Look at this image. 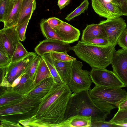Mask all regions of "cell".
I'll return each instance as SVG.
<instances>
[{
	"label": "cell",
	"mask_w": 127,
	"mask_h": 127,
	"mask_svg": "<svg viewBox=\"0 0 127 127\" xmlns=\"http://www.w3.org/2000/svg\"><path fill=\"white\" fill-rule=\"evenodd\" d=\"M99 24L105 30L109 44L115 46L119 37L127 27L125 20L121 17L102 21Z\"/></svg>",
	"instance_id": "cell-7"
},
{
	"label": "cell",
	"mask_w": 127,
	"mask_h": 127,
	"mask_svg": "<svg viewBox=\"0 0 127 127\" xmlns=\"http://www.w3.org/2000/svg\"><path fill=\"white\" fill-rule=\"evenodd\" d=\"M72 93L66 84L55 83L42 100L39 110L43 112L38 119L45 114L36 123L53 127L63 121Z\"/></svg>",
	"instance_id": "cell-1"
},
{
	"label": "cell",
	"mask_w": 127,
	"mask_h": 127,
	"mask_svg": "<svg viewBox=\"0 0 127 127\" xmlns=\"http://www.w3.org/2000/svg\"><path fill=\"white\" fill-rule=\"evenodd\" d=\"M67 52H52L50 53L51 58L53 60L61 61H73L76 59L70 56L67 53Z\"/></svg>",
	"instance_id": "cell-30"
},
{
	"label": "cell",
	"mask_w": 127,
	"mask_h": 127,
	"mask_svg": "<svg viewBox=\"0 0 127 127\" xmlns=\"http://www.w3.org/2000/svg\"><path fill=\"white\" fill-rule=\"evenodd\" d=\"M54 82L52 77L44 80L37 84L28 95L40 100L47 94Z\"/></svg>",
	"instance_id": "cell-18"
},
{
	"label": "cell",
	"mask_w": 127,
	"mask_h": 127,
	"mask_svg": "<svg viewBox=\"0 0 127 127\" xmlns=\"http://www.w3.org/2000/svg\"><path fill=\"white\" fill-rule=\"evenodd\" d=\"M12 0V1H14V0Z\"/></svg>",
	"instance_id": "cell-44"
},
{
	"label": "cell",
	"mask_w": 127,
	"mask_h": 127,
	"mask_svg": "<svg viewBox=\"0 0 127 127\" xmlns=\"http://www.w3.org/2000/svg\"><path fill=\"white\" fill-rule=\"evenodd\" d=\"M20 41L11 57V63L18 61L26 56L29 53Z\"/></svg>",
	"instance_id": "cell-28"
},
{
	"label": "cell",
	"mask_w": 127,
	"mask_h": 127,
	"mask_svg": "<svg viewBox=\"0 0 127 127\" xmlns=\"http://www.w3.org/2000/svg\"><path fill=\"white\" fill-rule=\"evenodd\" d=\"M52 77L49 68L45 61L41 56L35 78L36 84L47 78Z\"/></svg>",
	"instance_id": "cell-23"
},
{
	"label": "cell",
	"mask_w": 127,
	"mask_h": 127,
	"mask_svg": "<svg viewBox=\"0 0 127 127\" xmlns=\"http://www.w3.org/2000/svg\"><path fill=\"white\" fill-rule=\"evenodd\" d=\"M37 55L35 53L29 52L22 60L13 63L6 67L5 78L11 84L16 78L25 73L31 61Z\"/></svg>",
	"instance_id": "cell-12"
},
{
	"label": "cell",
	"mask_w": 127,
	"mask_h": 127,
	"mask_svg": "<svg viewBox=\"0 0 127 127\" xmlns=\"http://www.w3.org/2000/svg\"><path fill=\"white\" fill-rule=\"evenodd\" d=\"M95 104L104 111L111 110L113 105L117 107L119 103L127 95V93L121 88L95 86L88 90Z\"/></svg>",
	"instance_id": "cell-4"
},
{
	"label": "cell",
	"mask_w": 127,
	"mask_h": 127,
	"mask_svg": "<svg viewBox=\"0 0 127 127\" xmlns=\"http://www.w3.org/2000/svg\"><path fill=\"white\" fill-rule=\"evenodd\" d=\"M117 43L122 48L127 49V29L126 28L119 37Z\"/></svg>",
	"instance_id": "cell-36"
},
{
	"label": "cell",
	"mask_w": 127,
	"mask_h": 127,
	"mask_svg": "<svg viewBox=\"0 0 127 127\" xmlns=\"http://www.w3.org/2000/svg\"><path fill=\"white\" fill-rule=\"evenodd\" d=\"M113 72L127 87V49L115 51L111 64Z\"/></svg>",
	"instance_id": "cell-8"
},
{
	"label": "cell",
	"mask_w": 127,
	"mask_h": 127,
	"mask_svg": "<svg viewBox=\"0 0 127 127\" xmlns=\"http://www.w3.org/2000/svg\"><path fill=\"white\" fill-rule=\"evenodd\" d=\"M40 102L39 99L28 96L21 102L6 108L0 109V116H5L30 113L36 104Z\"/></svg>",
	"instance_id": "cell-10"
},
{
	"label": "cell",
	"mask_w": 127,
	"mask_h": 127,
	"mask_svg": "<svg viewBox=\"0 0 127 127\" xmlns=\"http://www.w3.org/2000/svg\"><path fill=\"white\" fill-rule=\"evenodd\" d=\"M86 42L100 46H105L110 44L107 39L100 38H92L88 40Z\"/></svg>",
	"instance_id": "cell-35"
},
{
	"label": "cell",
	"mask_w": 127,
	"mask_h": 127,
	"mask_svg": "<svg viewBox=\"0 0 127 127\" xmlns=\"http://www.w3.org/2000/svg\"><path fill=\"white\" fill-rule=\"evenodd\" d=\"M91 78L95 86L109 87H125L113 71L106 68L92 69Z\"/></svg>",
	"instance_id": "cell-6"
},
{
	"label": "cell",
	"mask_w": 127,
	"mask_h": 127,
	"mask_svg": "<svg viewBox=\"0 0 127 127\" xmlns=\"http://www.w3.org/2000/svg\"><path fill=\"white\" fill-rule=\"evenodd\" d=\"M71 48L69 44L62 41L46 39L40 42L34 50L38 55L42 56L52 52H67L71 50Z\"/></svg>",
	"instance_id": "cell-13"
},
{
	"label": "cell",
	"mask_w": 127,
	"mask_h": 127,
	"mask_svg": "<svg viewBox=\"0 0 127 127\" xmlns=\"http://www.w3.org/2000/svg\"><path fill=\"white\" fill-rule=\"evenodd\" d=\"M22 0H14L13 6L6 19L3 28L16 26L20 15Z\"/></svg>",
	"instance_id": "cell-20"
},
{
	"label": "cell",
	"mask_w": 127,
	"mask_h": 127,
	"mask_svg": "<svg viewBox=\"0 0 127 127\" xmlns=\"http://www.w3.org/2000/svg\"><path fill=\"white\" fill-rule=\"evenodd\" d=\"M50 57L59 76L64 83L66 84L67 81L71 74L73 61H61L54 60L51 56Z\"/></svg>",
	"instance_id": "cell-19"
},
{
	"label": "cell",
	"mask_w": 127,
	"mask_h": 127,
	"mask_svg": "<svg viewBox=\"0 0 127 127\" xmlns=\"http://www.w3.org/2000/svg\"><path fill=\"white\" fill-rule=\"evenodd\" d=\"M36 85L35 81L31 80L28 74L25 73L18 84L13 89L21 94L28 95Z\"/></svg>",
	"instance_id": "cell-22"
},
{
	"label": "cell",
	"mask_w": 127,
	"mask_h": 127,
	"mask_svg": "<svg viewBox=\"0 0 127 127\" xmlns=\"http://www.w3.org/2000/svg\"><path fill=\"white\" fill-rule=\"evenodd\" d=\"M127 124V118L125 119L119 123L118 125Z\"/></svg>",
	"instance_id": "cell-43"
},
{
	"label": "cell",
	"mask_w": 127,
	"mask_h": 127,
	"mask_svg": "<svg viewBox=\"0 0 127 127\" xmlns=\"http://www.w3.org/2000/svg\"><path fill=\"white\" fill-rule=\"evenodd\" d=\"M117 107L118 109H127V95L119 103Z\"/></svg>",
	"instance_id": "cell-39"
},
{
	"label": "cell",
	"mask_w": 127,
	"mask_h": 127,
	"mask_svg": "<svg viewBox=\"0 0 127 127\" xmlns=\"http://www.w3.org/2000/svg\"><path fill=\"white\" fill-rule=\"evenodd\" d=\"M47 21L49 26L55 30L63 21L55 17L50 18L47 20Z\"/></svg>",
	"instance_id": "cell-37"
},
{
	"label": "cell",
	"mask_w": 127,
	"mask_h": 127,
	"mask_svg": "<svg viewBox=\"0 0 127 127\" xmlns=\"http://www.w3.org/2000/svg\"><path fill=\"white\" fill-rule=\"evenodd\" d=\"M36 8L35 0H22L20 15L17 26L30 19Z\"/></svg>",
	"instance_id": "cell-21"
},
{
	"label": "cell",
	"mask_w": 127,
	"mask_h": 127,
	"mask_svg": "<svg viewBox=\"0 0 127 127\" xmlns=\"http://www.w3.org/2000/svg\"><path fill=\"white\" fill-rule=\"evenodd\" d=\"M89 3L88 0H84L76 9L67 15L65 19L69 21L74 18L84 13L88 8Z\"/></svg>",
	"instance_id": "cell-29"
},
{
	"label": "cell",
	"mask_w": 127,
	"mask_h": 127,
	"mask_svg": "<svg viewBox=\"0 0 127 127\" xmlns=\"http://www.w3.org/2000/svg\"><path fill=\"white\" fill-rule=\"evenodd\" d=\"M108 115L95 104L88 90H85L71 94L64 120L71 116L79 115L91 117L92 121H105Z\"/></svg>",
	"instance_id": "cell-3"
},
{
	"label": "cell",
	"mask_w": 127,
	"mask_h": 127,
	"mask_svg": "<svg viewBox=\"0 0 127 127\" xmlns=\"http://www.w3.org/2000/svg\"><path fill=\"white\" fill-rule=\"evenodd\" d=\"M82 62L76 60L73 61L71 74L66 83L73 93L89 90L93 82L90 72L82 69Z\"/></svg>",
	"instance_id": "cell-5"
},
{
	"label": "cell",
	"mask_w": 127,
	"mask_h": 127,
	"mask_svg": "<svg viewBox=\"0 0 127 127\" xmlns=\"http://www.w3.org/2000/svg\"><path fill=\"white\" fill-rule=\"evenodd\" d=\"M47 20L43 19L40 24V29L43 35L47 39H57L63 41L55 30L48 24Z\"/></svg>",
	"instance_id": "cell-24"
},
{
	"label": "cell",
	"mask_w": 127,
	"mask_h": 127,
	"mask_svg": "<svg viewBox=\"0 0 127 127\" xmlns=\"http://www.w3.org/2000/svg\"><path fill=\"white\" fill-rule=\"evenodd\" d=\"M92 6L95 12L107 19H112L123 15L119 6L107 0H92Z\"/></svg>",
	"instance_id": "cell-9"
},
{
	"label": "cell",
	"mask_w": 127,
	"mask_h": 127,
	"mask_svg": "<svg viewBox=\"0 0 127 127\" xmlns=\"http://www.w3.org/2000/svg\"><path fill=\"white\" fill-rule=\"evenodd\" d=\"M70 2V0H58V5L60 10L64 8Z\"/></svg>",
	"instance_id": "cell-40"
},
{
	"label": "cell",
	"mask_w": 127,
	"mask_h": 127,
	"mask_svg": "<svg viewBox=\"0 0 127 127\" xmlns=\"http://www.w3.org/2000/svg\"><path fill=\"white\" fill-rule=\"evenodd\" d=\"M30 19H28L19 25L16 26L19 40L21 41H24L26 38V30Z\"/></svg>",
	"instance_id": "cell-32"
},
{
	"label": "cell",
	"mask_w": 127,
	"mask_h": 127,
	"mask_svg": "<svg viewBox=\"0 0 127 127\" xmlns=\"http://www.w3.org/2000/svg\"><path fill=\"white\" fill-rule=\"evenodd\" d=\"M127 118V109H118L117 112L114 115L113 117L109 122L118 124L123 120Z\"/></svg>",
	"instance_id": "cell-33"
},
{
	"label": "cell",
	"mask_w": 127,
	"mask_h": 127,
	"mask_svg": "<svg viewBox=\"0 0 127 127\" xmlns=\"http://www.w3.org/2000/svg\"><path fill=\"white\" fill-rule=\"evenodd\" d=\"M55 31L63 41L67 44L78 41L80 35L79 29L63 21Z\"/></svg>",
	"instance_id": "cell-14"
},
{
	"label": "cell",
	"mask_w": 127,
	"mask_h": 127,
	"mask_svg": "<svg viewBox=\"0 0 127 127\" xmlns=\"http://www.w3.org/2000/svg\"><path fill=\"white\" fill-rule=\"evenodd\" d=\"M11 58L0 45V68L8 67L11 63Z\"/></svg>",
	"instance_id": "cell-31"
},
{
	"label": "cell",
	"mask_w": 127,
	"mask_h": 127,
	"mask_svg": "<svg viewBox=\"0 0 127 127\" xmlns=\"http://www.w3.org/2000/svg\"><path fill=\"white\" fill-rule=\"evenodd\" d=\"M14 1L0 0V21L4 23L14 4Z\"/></svg>",
	"instance_id": "cell-25"
},
{
	"label": "cell",
	"mask_w": 127,
	"mask_h": 127,
	"mask_svg": "<svg viewBox=\"0 0 127 127\" xmlns=\"http://www.w3.org/2000/svg\"><path fill=\"white\" fill-rule=\"evenodd\" d=\"M122 125H118L105 121H92L91 127H123Z\"/></svg>",
	"instance_id": "cell-34"
},
{
	"label": "cell",
	"mask_w": 127,
	"mask_h": 127,
	"mask_svg": "<svg viewBox=\"0 0 127 127\" xmlns=\"http://www.w3.org/2000/svg\"><path fill=\"white\" fill-rule=\"evenodd\" d=\"M24 73L22 74L14 81L11 84L12 87L13 88L18 84L20 81L21 78Z\"/></svg>",
	"instance_id": "cell-41"
},
{
	"label": "cell",
	"mask_w": 127,
	"mask_h": 127,
	"mask_svg": "<svg viewBox=\"0 0 127 127\" xmlns=\"http://www.w3.org/2000/svg\"><path fill=\"white\" fill-rule=\"evenodd\" d=\"M41 56L38 55L30 62L26 68L25 73L28 74L30 78L35 81L36 74Z\"/></svg>",
	"instance_id": "cell-27"
},
{
	"label": "cell",
	"mask_w": 127,
	"mask_h": 127,
	"mask_svg": "<svg viewBox=\"0 0 127 127\" xmlns=\"http://www.w3.org/2000/svg\"><path fill=\"white\" fill-rule=\"evenodd\" d=\"M91 117L77 115L68 118L53 127H91Z\"/></svg>",
	"instance_id": "cell-16"
},
{
	"label": "cell",
	"mask_w": 127,
	"mask_h": 127,
	"mask_svg": "<svg viewBox=\"0 0 127 127\" xmlns=\"http://www.w3.org/2000/svg\"><path fill=\"white\" fill-rule=\"evenodd\" d=\"M115 46L95 45L81 41L71 50L79 59L88 64L92 69L106 68L111 64L115 51Z\"/></svg>",
	"instance_id": "cell-2"
},
{
	"label": "cell",
	"mask_w": 127,
	"mask_h": 127,
	"mask_svg": "<svg viewBox=\"0 0 127 127\" xmlns=\"http://www.w3.org/2000/svg\"><path fill=\"white\" fill-rule=\"evenodd\" d=\"M120 7L123 15L127 16V0H120Z\"/></svg>",
	"instance_id": "cell-38"
},
{
	"label": "cell",
	"mask_w": 127,
	"mask_h": 127,
	"mask_svg": "<svg viewBox=\"0 0 127 127\" xmlns=\"http://www.w3.org/2000/svg\"><path fill=\"white\" fill-rule=\"evenodd\" d=\"M95 38L107 39L105 30L99 24H92L87 25L83 31L81 41L86 42L90 39Z\"/></svg>",
	"instance_id": "cell-17"
},
{
	"label": "cell",
	"mask_w": 127,
	"mask_h": 127,
	"mask_svg": "<svg viewBox=\"0 0 127 127\" xmlns=\"http://www.w3.org/2000/svg\"><path fill=\"white\" fill-rule=\"evenodd\" d=\"M110 1L111 2L116 5L119 6L120 5V0H108Z\"/></svg>",
	"instance_id": "cell-42"
},
{
	"label": "cell",
	"mask_w": 127,
	"mask_h": 127,
	"mask_svg": "<svg viewBox=\"0 0 127 127\" xmlns=\"http://www.w3.org/2000/svg\"><path fill=\"white\" fill-rule=\"evenodd\" d=\"M41 56L46 63L54 81L59 83L64 84L59 76L52 62L50 53L46 54Z\"/></svg>",
	"instance_id": "cell-26"
},
{
	"label": "cell",
	"mask_w": 127,
	"mask_h": 127,
	"mask_svg": "<svg viewBox=\"0 0 127 127\" xmlns=\"http://www.w3.org/2000/svg\"><path fill=\"white\" fill-rule=\"evenodd\" d=\"M20 41L16 26L0 30V45L11 58Z\"/></svg>",
	"instance_id": "cell-11"
},
{
	"label": "cell",
	"mask_w": 127,
	"mask_h": 127,
	"mask_svg": "<svg viewBox=\"0 0 127 127\" xmlns=\"http://www.w3.org/2000/svg\"><path fill=\"white\" fill-rule=\"evenodd\" d=\"M2 91L0 95V109L16 104L22 101L28 96L14 90L12 87L10 90H6Z\"/></svg>",
	"instance_id": "cell-15"
}]
</instances>
